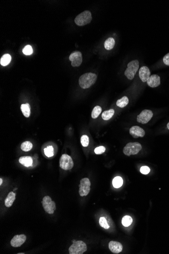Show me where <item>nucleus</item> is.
Wrapping results in <instances>:
<instances>
[{
  "mask_svg": "<svg viewBox=\"0 0 169 254\" xmlns=\"http://www.w3.org/2000/svg\"><path fill=\"white\" fill-rule=\"evenodd\" d=\"M97 80V75L95 74L88 73L82 75L80 77L79 83L80 87L87 89L94 84Z\"/></svg>",
  "mask_w": 169,
  "mask_h": 254,
  "instance_id": "obj_1",
  "label": "nucleus"
},
{
  "mask_svg": "<svg viewBox=\"0 0 169 254\" xmlns=\"http://www.w3.org/2000/svg\"><path fill=\"white\" fill-rule=\"evenodd\" d=\"M139 66L138 60H134L129 62L127 68L125 72V75L129 80H132L135 77Z\"/></svg>",
  "mask_w": 169,
  "mask_h": 254,
  "instance_id": "obj_2",
  "label": "nucleus"
},
{
  "mask_svg": "<svg viewBox=\"0 0 169 254\" xmlns=\"http://www.w3.org/2000/svg\"><path fill=\"white\" fill-rule=\"evenodd\" d=\"M92 19L91 13L88 10H86L76 17L75 22L78 26H84L90 23Z\"/></svg>",
  "mask_w": 169,
  "mask_h": 254,
  "instance_id": "obj_3",
  "label": "nucleus"
},
{
  "mask_svg": "<svg viewBox=\"0 0 169 254\" xmlns=\"http://www.w3.org/2000/svg\"><path fill=\"white\" fill-rule=\"evenodd\" d=\"M142 149V146L138 142L127 144L123 149V153L126 155L130 156L131 155H136Z\"/></svg>",
  "mask_w": 169,
  "mask_h": 254,
  "instance_id": "obj_4",
  "label": "nucleus"
},
{
  "mask_svg": "<svg viewBox=\"0 0 169 254\" xmlns=\"http://www.w3.org/2000/svg\"><path fill=\"white\" fill-rule=\"evenodd\" d=\"M73 243L69 247L70 254H82L87 251L86 243L81 240L73 241Z\"/></svg>",
  "mask_w": 169,
  "mask_h": 254,
  "instance_id": "obj_5",
  "label": "nucleus"
},
{
  "mask_svg": "<svg viewBox=\"0 0 169 254\" xmlns=\"http://www.w3.org/2000/svg\"><path fill=\"white\" fill-rule=\"evenodd\" d=\"M73 160L70 156L67 154H63L59 160V165L62 169L68 171L73 167Z\"/></svg>",
  "mask_w": 169,
  "mask_h": 254,
  "instance_id": "obj_6",
  "label": "nucleus"
},
{
  "mask_svg": "<svg viewBox=\"0 0 169 254\" xmlns=\"http://www.w3.org/2000/svg\"><path fill=\"white\" fill-rule=\"evenodd\" d=\"M91 182L88 178H83L79 185V194L80 196L88 195L90 191Z\"/></svg>",
  "mask_w": 169,
  "mask_h": 254,
  "instance_id": "obj_7",
  "label": "nucleus"
},
{
  "mask_svg": "<svg viewBox=\"0 0 169 254\" xmlns=\"http://www.w3.org/2000/svg\"><path fill=\"white\" fill-rule=\"evenodd\" d=\"M42 205L44 210L49 214H53L56 210L55 203L52 201V199L50 196H46L43 198Z\"/></svg>",
  "mask_w": 169,
  "mask_h": 254,
  "instance_id": "obj_8",
  "label": "nucleus"
},
{
  "mask_svg": "<svg viewBox=\"0 0 169 254\" xmlns=\"http://www.w3.org/2000/svg\"><path fill=\"white\" fill-rule=\"evenodd\" d=\"M153 117V113L151 111L149 110H144L141 112V113L138 115L137 120L139 123L141 124H146L150 121Z\"/></svg>",
  "mask_w": 169,
  "mask_h": 254,
  "instance_id": "obj_9",
  "label": "nucleus"
},
{
  "mask_svg": "<svg viewBox=\"0 0 169 254\" xmlns=\"http://www.w3.org/2000/svg\"><path fill=\"white\" fill-rule=\"evenodd\" d=\"M69 59L71 61V64L72 66H79L82 64L83 61L82 53L80 51H75L72 52L69 56Z\"/></svg>",
  "mask_w": 169,
  "mask_h": 254,
  "instance_id": "obj_10",
  "label": "nucleus"
},
{
  "mask_svg": "<svg viewBox=\"0 0 169 254\" xmlns=\"http://www.w3.org/2000/svg\"><path fill=\"white\" fill-rule=\"evenodd\" d=\"M27 237L24 235H17L14 236L11 240V245L13 247H19L26 241Z\"/></svg>",
  "mask_w": 169,
  "mask_h": 254,
  "instance_id": "obj_11",
  "label": "nucleus"
},
{
  "mask_svg": "<svg viewBox=\"0 0 169 254\" xmlns=\"http://www.w3.org/2000/svg\"><path fill=\"white\" fill-rule=\"evenodd\" d=\"M129 133L134 138H138L139 137L142 138L145 136V132L143 129L138 126H134L130 128Z\"/></svg>",
  "mask_w": 169,
  "mask_h": 254,
  "instance_id": "obj_12",
  "label": "nucleus"
},
{
  "mask_svg": "<svg viewBox=\"0 0 169 254\" xmlns=\"http://www.w3.org/2000/svg\"><path fill=\"white\" fill-rule=\"evenodd\" d=\"M109 248L110 251L114 254H118L123 250V245L117 241H110L109 243Z\"/></svg>",
  "mask_w": 169,
  "mask_h": 254,
  "instance_id": "obj_13",
  "label": "nucleus"
},
{
  "mask_svg": "<svg viewBox=\"0 0 169 254\" xmlns=\"http://www.w3.org/2000/svg\"><path fill=\"white\" fill-rule=\"evenodd\" d=\"M139 75L142 82H147L150 76V71L149 68L147 66H142L139 71Z\"/></svg>",
  "mask_w": 169,
  "mask_h": 254,
  "instance_id": "obj_14",
  "label": "nucleus"
},
{
  "mask_svg": "<svg viewBox=\"0 0 169 254\" xmlns=\"http://www.w3.org/2000/svg\"><path fill=\"white\" fill-rule=\"evenodd\" d=\"M147 84L150 87H156L161 84L160 77L159 76L155 74L151 75L148 80L147 81Z\"/></svg>",
  "mask_w": 169,
  "mask_h": 254,
  "instance_id": "obj_15",
  "label": "nucleus"
},
{
  "mask_svg": "<svg viewBox=\"0 0 169 254\" xmlns=\"http://www.w3.org/2000/svg\"><path fill=\"white\" fill-rule=\"evenodd\" d=\"M16 194L13 192H11L7 195L5 200V205L7 208H9L13 205V202L15 200Z\"/></svg>",
  "mask_w": 169,
  "mask_h": 254,
  "instance_id": "obj_16",
  "label": "nucleus"
},
{
  "mask_svg": "<svg viewBox=\"0 0 169 254\" xmlns=\"http://www.w3.org/2000/svg\"><path fill=\"white\" fill-rule=\"evenodd\" d=\"M19 162L24 167H29L32 165L33 159L31 157L23 156L20 157Z\"/></svg>",
  "mask_w": 169,
  "mask_h": 254,
  "instance_id": "obj_17",
  "label": "nucleus"
},
{
  "mask_svg": "<svg viewBox=\"0 0 169 254\" xmlns=\"http://www.w3.org/2000/svg\"><path fill=\"white\" fill-rule=\"evenodd\" d=\"M21 110L23 114L26 117L28 118L30 117L31 115V107L28 103L21 104Z\"/></svg>",
  "mask_w": 169,
  "mask_h": 254,
  "instance_id": "obj_18",
  "label": "nucleus"
},
{
  "mask_svg": "<svg viewBox=\"0 0 169 254\" xmlns=\"http://www.w3.org/2000/svg\"><path fill=\"white\" fill-rule=\"evenodd\" d=\"M115 40L113 38H109L106 40L104 42V47L107 50H110L114 47Z\"/></svg>",
  "mask_w": 169,
  "mask_h": 254,
  "instance_id": "obj_19",
  "label": "nucleus"
},
{
  "mask_svg": "<svg viewBox=\"0 0 169 254\" xmlns=\"http://www.w3.org/2000/svg\"><path fill=\"white\" fill-rule=\"evenodd\" d=\"M11 61V57L9 54H5L2 57L0 60V64L3 66L8 65Z\"/></svg>",
  "mask_w": 169,
  "mask_h": 254,
  "instance_id": "obj_20",
  "label": "nucleus"
},
{
  "mask_svg": "<svg viewBox=\"0 0 169 254\" xmlns=\"http://www.w3.org/2000/svg\"><path fill=\"white\" fill-rule=\"evenodd\" d=\"M129 102V100L128 97L126 96H124L121 99H118L116 104H117V105L118 106V107L123 108L127 106V104H128Z\"/></svg>",
  "mask_w": 169,
  "mask_h": 254,
  "instance_id": "obj_21",
  "label": "nucleus"
},
{
  "mask_svg": "<svg viewBox=\"0 0 169 254\" xmlns=\"http://www.w3.org/2000/svg\"><path fill=\"white\" fill-rule=\"evenodd\" d=\"M114 114L113 109H110L109 110L104 111L102 114V118L104 120H109L113 117Z\"/></svg>",
  "mask_w": 169,
  "mask_h": 254,
  "instance_id": "obj_22",
  "label": "nucleus"
},
{
  "mask_svg": "<svg viewBox=\"0 0 169 254\" xmlns=\"http://www.w3.org/2000/svg\"><path fill=\"white\" fill-rule=\"evenodd\" d=\"M123 184V179L120 176H116L113 181V186L115 188H118L122 186Z\"/></svg>",
  "mask_w": 169,
  "mask_h": 254,
  "instance_id": "obj_23",
  "label": "nucleus"
},
{
  "mask_svg": "<svg viewBox=\"0 0 169 254\" xmlns=\"http://www.w3.org/2000/svg\"><path fill=\"white\" fill-rule=\"evenodd\" d=\"M33 148V144L29 141L24 142L22 143L21 145V149L24 152H28L31 150Z\"/></svg>",
  "mask_w": 169,
  "mask_h": 254,
  "instance_id": "obj_24",
  "label": "nucleus"
},
{
  "mask_svg": "<svg viewBox=\"0 0 169 254\" xmlns=\"http://www.w3.org/2000/svg\"><path fill=\"white\" fill-rule=\"evenodd\" d=\"M101 108L100 106H97L95 107L93 109V111L92 112V117L93 119H96L98 117L99 115L100 114L101 112Z\"/></svg>",
  "mask_w": 169,
  "mask_h": 254,
  "instance_id": "obj_25",
  "label": "nucleus"
},
{
  "mask_svg": "<svg viewBox=\"0 0 169 254\" xmlns=\"http://www.w3.org/2000/svg\"><path fill=\"white\" fill-rule=\"evenodd\" d=\"M133 219L129 216H126L123 218L122 223L125 227H128L132 223Z\"/></svg>",
  "mask_w": 169,
  "mask_h": 254,
  "instance_id": "obj_26",
  "label": "nucleus"
},
{
  "mask_svg": "<svg viewBox=\"0 0 169 254\" xmlns=\"http://www.w3.org/2000/svg\"><path fill=\"white\" fill-rule=\"evenodd\" d=\"M44 153L48 157L53 156L54 155V149L53 147L50 146L44 149Z\"/></svg>",
  "mask_w": 169,
  "mask_h": 254,
  "instance_id": "obj_27",
  "label": "nucleus"
},
{
  "mask_svg": "<svg viewBox=\"0 0 169 254\" xmlns=\"http://www.w3.org/2000/svg\"><path fill=\"white\" fill-rule=\"evenodd\" d=\"M80 143L83 147H86L88 146L89 144V137L87 135L82 136L80 138Z\"/></svg>",
  "mask_w": 169,
  "mask_h": 254,
  "instance_id": "obj_28",
  "label": "nucleus"
},
{
  "mask_svg": "<svg viewBox=\"0 0 169 254\" xmlns=\"http://www.w3.org/2000/svg\"><path fill=\"white\" fill-rule=\"evenodd\" d=\"M99 224H100V226H101L102 227L105 229H108L109 228V226L107 223V221L106 220L105 218L103 217L100 218V219H99Z\"/></svg>",
  "mask_w": 169,
  "mask_h": 254,
  "instance_id": "obj_29",
  "label": "nucleus"
},
{
  "mask_svg": "<svg viewBox=\"0 0 169 254\" xmlns=\"http://www.w3.org/2000/svg\"><path fill=\"white\" fill-rule=\"evenodd\" d=\"M23 52L26 55H31L33 53V48L30 45H27L23 49Z\"/></svg>",
  "mask_w": 169,
  "mask_h": 254,
  "instance_id": "obj_30",
  "label": "nucleus"
},
{
  "mask_svg": "<svg viewBox=\"0 0 169 254\" xmlns=\"http://www.w3.org/2000/svg\"><path fill=\"white\" fill-rule=\"evenodd\" d=\"M105 151V148L103 146H100L95 149L94 152L96 154H101Z\"/></svg>",
  "mask_w": 169,
  "mask_h": 254,
  "instance_id": "obj_31",
  "label": "nucleus"
},
{
  "mask_svg": "<svg viewBox=\"0 0 169 254\" xmlns=\"http://www.w3.org/2000/svg\"><path fill=\"white\" fill-rule=\"evenodd\" d=\"M150 171V169L147 166H143V167H141L140 168V172L143 175H147L149 174Z\"/></svg>",
  "mask_w": 169,
  "mask_h": 254,
  "instance_id": "obj_32",
  "label": "nucleus"
},
{
  "mask_svg": "<svg viewBox=\"0 0 169 254\" xmlns=\"http://www.w3.org/2000/svg\"><path fill=\"white\" fill-rule=\"evenodd\" d=\"M163 63H164L166 65L169 66V53L167 54L166 55L163 57Z\"/></svg>",
  "mask_w": 169,
  "mask_h": 254,
  "instance_id": "obj_33",
  "label": "nucleus"
},
{
  "mask_svg": "<svg viewBox=\"0 0 169 254\" xmlns=\"http://www.w3.org/2000/svg\"><path fill=\"white\" fill-rule=\"evenodd\" d=\"M2 182H3V180H2V178H1V179H0V185H2Z\"/></svg>",
  "mask_w": 169,
  "mask_h": 254,
  "instance_id": "obj_34",
  "label": "nucleus"
},
{
  "mask_svg": "<svg viewBox=\"0 0 169 254\" xmlns=\"http://www.w3.org/2000/svg\"><path fill=\"white\" fill-rule=\"evenodd\" d=\"M167 128H168V129H169V122L167 124Z\"/></svg>",
  "mask_w": 169,
  "mask_h": 254,
  "instance_id": "obj_35",
  "label": "nucleus"
}]
</instances>
